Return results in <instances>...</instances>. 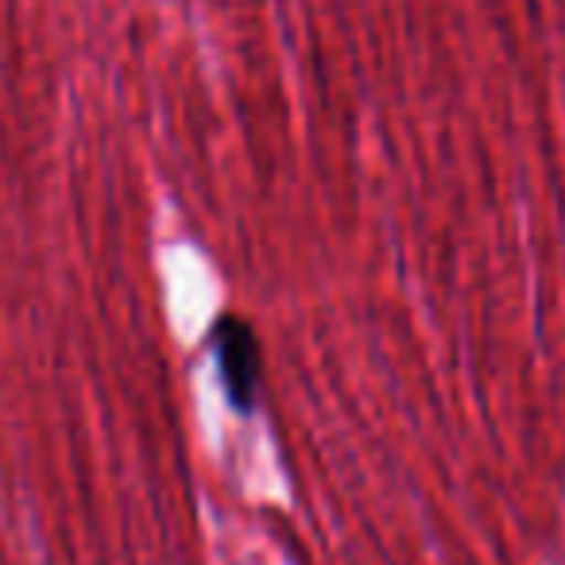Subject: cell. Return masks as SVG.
<instances>
[{
    "label": "cell",
    "mask_w": 565,
    "mask_h": 565,
    "mask_svg": "<svg viewBox=\"0 0 565 565\" xmlns=\"http://www.w3.org/2000/svg\"><path fill=\"white\" fill-rule=\"evenodd\" d=\"M213 353H217L221 387L233 411L248 415L259 399V376H264V356L252 322L236 315H225L213 322Z\"/></svg>",
    "instance_id": "obj_1"
}]
</instances>
